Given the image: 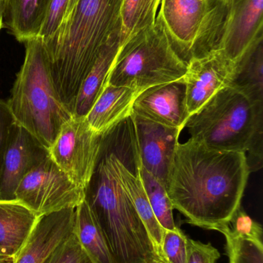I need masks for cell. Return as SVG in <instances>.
Masks as SVG:
<instances>
[{"label":"cell","mask_w":263,"mask_h":263,"mask_svg":"<svg viewBox=\"0 0 263 263\" xmlns=\"http://www.w3.org/2000/svg\"><path fill=\"white\" fill-rule=\"evenodd\" d=\"M250 173L246 153L215 149L190 138L178 145L167 192L188 223L218 231L241 206Z\"/></svg>","instance_id":"6da1fadb"},{"label":"cell","mask_w":263,"mask_h":263,"mask_svg":"<svg viewBox=\"0 0 263 263\" xmlns=\"http://www.w3.org/2000/svg\"><path fill=\"white\" fill-rule=\"evenodd\" d=\"M122 0H79L59 33L44 44L54 86L74 110L80 86L102 48L120 29Z\"/></svg>","instance_id":"7a4b0ae2"},{"label":"cell","mask_w":263,"mask_h":263,"mask_svg":"<svg viewBox=\"0 0 263 263\" xmlns=\"http://www.w3.org/2000/svg\"><path fill=\"white\" fill-rule=\"evenodd\" d=\"M185 127L191 139L209 148L246 153L250 172L262 168L263 103L231 86L215 94Z\"/></svg>","instance_id":"3957f363"},{"label":"cell","mask_w":263,"mask_h":263,"mask_svg":"<svg viewBox=\"0 0 263 263\" xmlns=\"http://www.w3.org/2000/svg\"><path fill=\"white\" fill-rule=\"evenodd\" d=\"M85 200L115 263H159L148 232L119 182L108 156L99 159Z\"/></svg>","instance_id":"277c9868"},{"label":"cell","mask_w":263,"mask_h":263,"mask_svg":"<svg viewBox=\"0 0 263 263\" xmlns=\"http://www.w3.org/2000/svg\"><path fill=\"white\" fill-rule=\"evenodd\" d=\"M24 43V62L6 103L15 124L49 149L73 115L54 86L43 40L37 36Z\"/></svg>","instance_id":"5b68a950"},{"label":"cell","mask_w":263,"mask_h":263,"mask_svg":"<svg viewBox=\"0 0 263 263\" xmlns=\"http://www.w3.org/2000/svg\"><path fill=\"white\" fill-rule=\"evenodd\" d=\"M186 71V62L157 18L119 48L108 83L144 91L182 80Z\"/></svg>","instance_id":"8992f818"},{"label":"cell","mask_w":263,"mask_h":263,"mask_svg":"<svg viewBox=\"0 0 263 263\" xmlns=\"http://www.w3.org/2000/svg\"><path fill=\"white\" fill-rule=\"evenodd\" d=\"M225 16L223 0H162L157 18L187 63L217 48Z\"/></svg>","instance_id":"52a82bcc"},{"label":"cell","mask_w":263,"mask_h":263,"mask_svg":"<svg viewBox=\"0 0 263 263\" xmlns=\"http://www.w3.org/2000/svg\"><path fill=\"white\" fill-rule=\"evenodd\" d=\"M85 196L86 190L73 182L49 156L23 177L15 191V199L39 216L77 208Z\"/></svg>","instance_id":"ba28073f"},{"label":"cell","mask_w":263,"mask_h":263,"mask_svg":"<svg viewBox=\"0 0 263 263\" xmlns=\"http://www.w3.org/2000/svg\"><path fill=\"white\" fill-rule=\"evenodd\" d=\"M103 138L91 129L85 117H73L48 149L49 157L73 182L86 190L98 163Z\"/></svg>","instance_id":"9c48e42d"},{"label":"cell","mask_w":263,"mask_h":263,"mask_svg":"<svg viewBox=\"0 0 263 263\" xmlns=\"http://www.w3.org/2000/svg\"><path fill=\"white\" fill-rule=\"evenodd\" d=\"M136 159L168 189L182 130L131 114Z\"/></svg>","instance_id":"30bf717a"},{"label":"cell","mask_w":263,"mask_h":263,"mask_svg":"<svg viewBox=\"0 0 263 263\" xmlns=\"http://www.w3.org/2000/svg\"><path fill=\"white\" fill-rule=\"evenodd\" d=\"M225 16L216 49L237 64L263 40V0H223Z\"/></svg>","instance_id":"8fae6325"},{"label":"cell","mask_w":263,"mask_h":263,"mask_svg":"<svg viewBox=\"0 0 263 263\" xmlns=\"http://www.w3.org/2000/svg\"><path fill=\"white\" fill-rule=\"evenodd\" d=\"M237 64L216 49L187 62L184 76L186 105L190 117L197 112L215 94L230 86Z\"/></svg>","instance_id":"7c38bea8"},{"label":"cell","mask_w":263,"mask_h":263,"mask_svg":"<svg viewBox=\"0 0 263 263\" xmlns=\"http://www.w3.org/2000/svg\"><path fill=\"white\" fill-rule=\"evenodd\" d=\"M49 156V151L30 133L14 125L0 175V200H14L25 176Z\"/></svg>","instance_id":"4fadbf2b"},{"label":"cell","mask_w":263,"mask_h":263,"mask_svg":"<svg viewBox=\"0 0 263 263\" xmlns=\"http://www.w3.org/2000/svg\"><path fill=\"white\" fill-rule=\"evenodd\" d=\"M76 208L39 216L12 263H45L74 233Z\"/></svg>","instance_id":"5bb4252c"},{"label":"cell","mask_w":263,"mask_h":263,"mask_svg":"<svg viewBox=\"0 0 263 263\" xmlns=\"http://www.w3.org/2000/svg\"><path fill=\"white\" fill-rule=\"evenodd\" d=\"M182 79L144 90L134 101L133 114L182 131L190 117Z\"/></svg>","instance_id":"9a60e30c"},{"label":"cell","mask_w":263,"mask_h":263,"mask_svg":"<svg viewBox=\"0 0 263 263\" xmlns=\"http://www.w3.org/2000/svg\"><path fill=\"white\" fill-rule=\"evenodd\" d=\"M143 91L108 83L86 116L88 124L97 134L105 136L130 118L136 98Z\"/></svg>","instance_id":"2e32d148"},{"label":"cell","mask_w":263,"mask_h":263,"mask_svg":"<svg viewBox=\"0 0 263 263\" xmlns=\"http://www.w3.org/2000/svg\"><path fill=\"white\" fill-rule=\"evenodd\" d=\"M108 157L119 182L129 196L148 232L153 250L159 263H168L163 251L165 229L162 228L153 212L140 176L137 173L134 174L131 170H128L121 159L114 153L108 155Z\"/></svg>","instance_id":"e0dca14e"},{"label":"cell","mask_w":263,"mask_h":263,"mask_svg":"<svg viewBox=\"0 0 263 263\" xmlns=\"http://www.w3.org/2000/svg\"><path fill=\"white\" fill-rule=\"evenodd\" d=\"M120 29L108 39L83 80L74 103L72 112L74 118L86 117L108 84L111 68L120 48Z\"/></svg>","instance_id":"ac0fdd59"},{"label":"cell","mask_w":263,"mask_h":263,"mask_svg":"<svg viewBox=\"0 0 263 263\" xmlns=\"http://www.w3.org/2000/svg\"><path fill=\"white\" fill-rule=\"evenodd\" d=\"M39 216L16 199L0 200V256L13 259Z\"/></svg>","instance_id":"d6986e66"},{"label":"cell","mask_w":263,"mask_h":263,"mask_svg":"<svg viewBox=\"0 0 263 263\" xmlns=\"http://www.w3.org/2000/svg\"><path fill=\"white\" fill-rule=\"evenodd\" d=\"M50 0H4L3 28L17 41L38 36Z\"/></svg>","instance_id":"ffe728a7"},{"label":"cell","mask_w":263,"mask_h":263,"mask_svg":"<svg viewBox=\"0 0 263 263\" xmlns=\"http://www.w3.org/2000/svg\"><path fill=\"white\" fill-rule=\"evenodd\" d=\"M74 233L92 263H115L106 238L86 201L76 208Z\"/></svg>","instance_id":"44dd1931"},{"label":"cell","mask_w":263,"mask_h":263,"mask_svg":"<svg viewBox=\"0 0 263 263\" xmlns=\"http://www.w3.org/2000/svg\"><path fill=\"white\" fill-rule=\"evenodd\" d=\"M230 86L253 102L263 103V40L237 63Z\"/></svg>","instance_id":"7402d4cb"},{"label":"cell","mask_w":263,"mask_h":263,"mask_svg":"<svg viewBox=\"0 0 263 263\" xmlns=\"http://www.w3.org/2000/svg\"><path fill=\"white\" fill-rule=\"evenodd\" d=\"M162 0H122L120 47L155 23Z\"/></svg>","instance_id":"603a6c76"},{"label":"cell","mask_w":263,"mask_h":263,"mask_svg":"<svg viewBox=\"0 0 263 263\" xmlns=\"http://www.w3.org/2000/svg\"><path fill=\"white\" fill-rule=\"evenodd\" d=\"M136 170L148 196L153 212L162 228L174 230L177 228L173 216V206L168 192L163 184L153 176L136 159Z\"/></svg>","instance_id":"cb8c5ba5"},{"label":"cell","mask_w":263,"mask_h":263,"mask_svg":"<svg viewBox=\"0 0 263 263\" xmlns=\"http://www.w3.org/2000/svg\"><path fill=\"white\" fill-rule=\"evenodd\" d=\"M218 232L225 236L230 263H263V245L234 236L228 225Z\"/></svg>","instance_id":"d4e9b609"},{"label":"cell","mask_w":263,"mask_h":263,"mask_svg":"<svg viewBox=\"0 0 263 263\" xmlns=\"http://www.w3.org/2000/svg\"><path fill=\"white\" fill-rule=\"evenodd\" d=\"M228 228L230 233L237 237L263 245L262 226L252 219L242 209V205L233 215Z\"/></svg>","instance_id":"484cf974"},{"label":"cell","mask_w":263,"mask_h":263,"mask_svg":"<svg viewBox=\"0 0 263 263\" xmlns=\"http://www.w3.org/2000/svg\"><path fill=\"white\" fill-rule=\"evenodd\" d=\"M69 0H50L38 37L43 43L52 40L61 29Z\"/></svg>","instance_id":"4316f807"},{"label":"cell","mask_w":263,"mask_h":263,"mask_svg":"<svg viewBox=\"0 0 263 263\" xmlns=\"http://www.w3.org/2000/svg\"><path fill=\"white\" fill-rule=\"evenodd\" d=\"M163 251L168 263L188 262V236L179 227L165 230Z\"/></svg>","instance_id":"83f0119b"},{"label":"cell","mask_w":263,"mask_h":263,"mask_svg":"<svg viewBox=\"0 0 263 263\" xmlns=\"http://www.w3.org/2000/svg\"><path fill=\"white\" fill-rule=\"evenodd\" d=\"M45 263H92L82 248L75 233L54 252Z\"/></svg>","instance_id":"f1b7e54d"},{"label":"cell","mask_w":263,"mask_h":263,"mask_svg":"<svg viewBox=\"0 0 263 263\" xmlns=\"http://www.w3.org/2000/svg\"><path fill=\"white\" fill-rule=\"evenodd\" d=\"M219 250L212 243H204L188 237V262L216 263L220 258Z\"/></svg>","instance_id":"f546056e"},{"label":"cell","mask_w":263,"mask_h":263,"mask_svg":"<svg viewBox=\"0 0 263 263\" xmlns=\"http://www.w3.org/2000/svg\"><path fill=\"white\" fill-rule=\"evenodd\" d=\"M14 125L15 121L8 107L6 101L0 99V175L5 153L9 144Z\"/></svg>","instance_id":"4dcf8cb0"},{"label":"cell","mask_w":263,"mask_h":263,"mask_svg":"<svg viewBox=\"0 0 263 263\" xmlns=\"http://www.w3.org/2000/svg\"><path fill=\"white\" fill-rule=\"evenodd\" d=\"M79 0H69V5H68L67 11H66V16H65L64 21H63V24L65 23V21L67 20L68 17H69V15H71L73 9H74V8L75 7L76 4H77V2ZM62 26H63V25H62Z\"/></svg>","instance_id":"1f68e13d"},{"label":"cell","mask_w":263,"mask_h":263,"mask_svg":"<svg viewBox=\"0 0 263 263\" xmlns=\"http://www.w3.org/2000/svg\"><path fill=\"white\" fill-rule=\"evenodd\" d=\"M3 2H4V0H0V31H1L2 29H3Z\"/></svg>","instance_id":"d6a6232c"},{"label":"cell","mask_w":263,"mask_h":263,"mask_svg":"<svg viewBox=\"0 0 263 263\" xmlns=\"http://www.w3.org/2000/svg\"><path fill=\"white\" fill-rule=\"evenodd\" d=\"M12 259L11 258L4 257V256H0V263H12Z\"/></svg>","instance_id":"836d02e7"},{"label":"cell","mask_w":263,"mask_h":263,"mask_svg":"<svg viewBox=\"0 0 263 263\" xmlns=\"http://www.w3.org/2000/svg\"></svg>","instance_id":"e575fe53"}]
</instances>
